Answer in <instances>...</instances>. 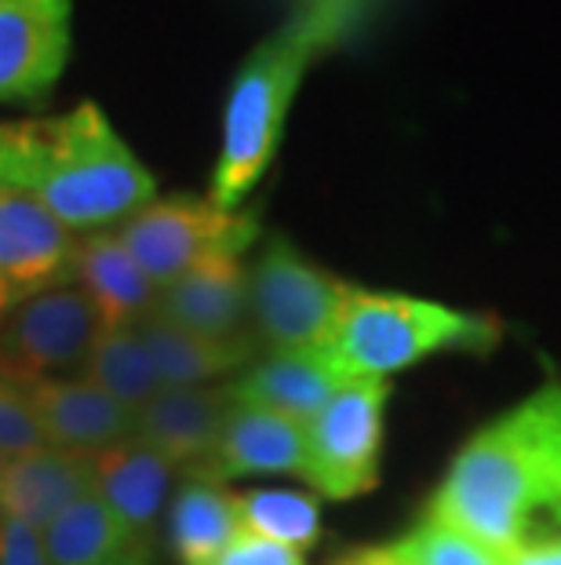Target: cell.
I'll return each mask as SVG.
<instances>
[{
	"label": "cell",
	"instance_id": "obj_8",
	"mask_svg": "<svg viewBox=\"0 0 561 565\" xmlns=\"http://www.w3.org/2000/svg\"><path fill=\"white\" fill-rule=\"evenodd\" d=\"M103 329L106 321L85 288L74 281L47 288L11 307L0 324V369L22 380L63 376L80 369Z\"/></svg>",
	"mask_w": 561,
	"mask_h": 565
},
{
	"label": "cell",
	"instance_id": "obj_17",
	"mask_svg": "<svg viewBox=\"0 0 561 565\" xmlns=\"http://www.w3.org/2000/svg\"><path fill=\"white\" fill-rule=\"evenodd\" d=\"M88 492H95V456L44 445L37 452L8 460V471L0 478V508L33 529H44Z\"/></svg>",
	"mask_w": 561,
	"mask_h": 565
},
{
	"label": "cell",
	"instance_id": "obj_14",
	"mask_svg": "<svg viewBox=\"0 0 561 565\" xmlns=\"http://www.w3.org/2000/svg\"><path fill=\"white\" fill-rule=\"evenodd\" d=\"M230 387L234 402L267 408V413L310 427L321 408L346 387V380L332 365L328 351H270L267 362L252 365Z\"/></svg>",
	"mask_w": 561,
	"mask_h": 565
},
{
	"label": "cell",
	"instance_id": "obj_4",
	"mask_svg": "<svg viewBox=\"0 0 561 565\" xmlns=\"http://www.w3.org/2000/svg\"><path fill=\"white\" fill-rule=\"evenodd\" d=\"M499 340V321L488 315H467L434 299L401 292H365L354 288L339 332L325 351L339 376L387 380L431 354L445 351H493Z\"/></svg>",
	"mask_w": 561,
	"mask_h": 565
},
{
	"label": "cell",
	"instance_id": "obj_33",
	"mask_svg": "<svg viewBox=\"0 0 561 565\" xmlns=\"http://www.w3.org/2000/svg\"><path fill=\"white\" fill-rule=\"evenodd\" d=\"M125 565H150V558H136V562H125Z\"/></svg>",
	"mask_w": 561,
	"mask_h": 565
},
{
	"label": "cell",
	"instance_id": "obj_16",
	"mask_svg": "<svg viewBox=\"0 0 561 565\" xmlns=\"http://www.w3.org/2000/svg\"><path fill=\"white\" fill-rule=\"evenodd\" d=\"M219 482L248 475H306V427L267 408L234 402L216 456L205 463Z\"/></svg>",
	"mask_w": 561,
	"mask_h": 565
},
{
	"label": "cell",
	"instance_id": "obj_30",
	"mask_svg": "<svg viewBox=\"0 0 561 565\" xmlns=\"http://www.w3.org/2000/svg\"><path fill=\"white\" fill-rule=\"evenodd\" d=\"M554 514H558V522H561V441H558V456H554V478H551V503H547Z\"/></svg>",
	"mask_w": 561,
	"mask_h": 565
},
{
	"label": "cell",
	"instance_id": "obj_19",
	"mask_svg": "<svg viewBox=\"0 0 561 565\" xmlns=\"http://www.w3.org/2000/svg\"><path fill=\"white\" fill-rule=\"evenodd\" d=\"M241 533V497L205 467L186 471L169 511V544L183 565H212Z\"/></svg>",
	"mask_w": 561,
	"mask_h": 565
},
{
	"label": "cell",
	"instance_id": "obj_24",
	"mask_svg": "<svg viewBox=\"0 0 561 565\" xmlns=\"http://www.w3.org/2000/svg\"><path fill=\"white\" fill-rule=\"evenodd\" d=\"M401 565H510L499 551L477 544L474 536L460 533L438 519H423L409 536L393 544Z\"/></svg>",
	"mask_w": 561,
	"mask_h": 565
},
{
	"label": "cell",
	"instance_id": "obj_25",
	"mask_svg": "<svg viewBox=\"0 0 561 565\" xmlns=\"http://www.w3.org/2000/svg\"><path fill=\"white\" fill-rule=\"evenodd\" d=\"M44 445L47 438H44L37 405L30 398L26 380L0 369V456L15 460V456L44 449Z\"/></svg>",
	"mask_w": 561,
	"mask_h": 565
},
{
	"label": "cell",
	"instance_id": "obj_31",
	"mask_svg": "<svg viewBox=\"0 0 561 565\" xmlns=\"http://www.w3.org/2000/svg\"><path fill=\"white\" fill-rule=\"evenodd\" d=\"M11 307H15V299H11L4 288H0V324H4V318L11 315Z\"/></svg>",
	"mask_w": 561,
	"mask_h": 565
},
{
	"label": "cell",
	"instance_id": "obj_15",
	"mask_svg": "<svg viewBox=\"0 0 561 565\" xmlns=\"http://www.w3.org/2000/svg\"><path fill=\"white\" fill-rule=\"evenodd\" d=\"M175 463L150 441L131 435L95 456V497L110 508L139 544H147L169 500Z\"/></svg>",
	"mask_w": 561,
	"mask_h": 565
},
{
	"label": "cell",
	"instance_id": "obj_5",
	"mask_svg": "<svg viewBox=\"0 0 561 565\" xmlns=\"http://www.w3.org/2000/svg\"><path fill=\"white\" fill-rule=\"evenodd\" d=\"M357 285L321 270L284 237H270L248 267L252 329L270 351H325Z\"/></svg>",
	"mask_w": 561,
	"mask_h": 565
},
{
	"label": "cell",
	"instance_id": "obj_11",
	"mask_svg": "<svg viewBox=\"0 0 561 565\" xmlns=\"http://www.w3.org/2000/svg\"><path fill=\"white\" fill-rule=\"evenodd\" d=\"M26 387L37 405L44 438L55 449L99 456L136 435V416L85 376H37L26 380Z\"/></svg>",
	"mask_w": 561,
	"mask_h": 565
},
{
	"label": "cell",
	"instance_id": "obj_32",
	"mask_svg": "<svg viewBox=\"0 0 561 565\" xmlns=\"http://www.w3.org/2000/svg\"><path fill=\"white\" fill-rule=\"evenodd\" d=\"M4 471H8V456H0V478H4Z\"/></svg>",
	"mask_w": 561,
	"mask_h": 565
},
{
	"label": "cell",
	"instance_id": "obj_12",
	"mask_svg": "<svg viewBox=\"0 0 561 565\" xmlns=\"http://www.w3.org/2000/svg\"><path fill=\"white\" fill-rule=\"evenodd\" d=\"M234 408L230 383H205V387H164L136 416V435L150 441L164 460L175 467H205L216 456L226 416Z\"/></svg>",
	"mask_w": 561,
	"mask_h": 565
},
{
	"label": "cell",
	"instance_id": "obj_23",
	"mask_svg": "<svg viewBox=\"0 0 561 565\" xmlns=\"http://www.w3.org/2000/svg\"><path fill=\"white\" fill-rule=\"evenodd\" d=\"M241 533H252L292 551H310L321 536L314 497L292 489H256L241 497Z\"/></svg>",
	"mask_w": 561,
	"mask_h": 565
},
{
	"label": "cell",
	"instance_id": "obj_22",
	"mask_svg": "<svg viewBox=\"0 0 561 565\" xmlns=\"http://www.w3.org/2000/svg\"><path fill=\"white\" fill-rule=\"evenodd\" d=\"M77 376H85L103 394H110L131 416H139L164 391L139 329H103L88 358L80 362Z\"/></svg>",
	"mask_w": 561,
	"mask_h": 565
},
{
	"label": "cell",
	"instance_id": "obj_3",
	"mask_svg": "<svg viewBox=\"0 0 561 565\" xmlns=\"http://www.w3.org/2000/svg\"><path fill=\"white\" fill-rule=\"evenodd\" d=\"M368 4L373 0H292L281 26L245 55L226 92L219 161L212 172L208 198L219 209L237 212V204L252 194L278 153L289 110L314 58L339 44Z\"/></svg>",
	"mask_w": 561,
	"mask_h": 565
},
{
	"label": "cell",
	"instance_id": "obj_21",
	"mask_svg": "<svg viewBox=\"0 0 561 565\" xmlns=\"http://www.w3.org/2000/svg\"><path fill=\"white\" fill-rule=\"evenodd\" d=\"M136 329L164 387H205V383L230 376L252 358V340H208L158 315L139 321Z\"/></svg>",
	"mask_w": 561,
	"mask_h": 565
},
{
	"label": "cell",
	"instance_id": "obj_2",
	"mask_svg": "<svg viewBox=\"0 0 561 565\" xmlns=\"http://www.w3.org/2000/svg\"><path fill=\"white\" fill-rule=\"evenodd\" d=\"M561 441V380L547 383L463 445L427 519H438L510 558L532 540V514L551 503Z\"/></svg>",
	"mask_w": 561,
	"mask_h": 565
},
{
	"label": "cell",
	"instance_id": "obj_27",
	"mask_svg": "<svg viewBox=\"0 0 561 565\" xmlns=\"http://www.w3.org/2000/svg\"><path fill=\"white\" fill-rule=\"evenodd\" d=\"M212 565H306V558H303V551L273 544V540L237 533L234 544L226 547Z\"/></svg>",
	"mask_w": 561,
	"mask_h": 565
},
{
	"label": "cell",
	"instance_id": "obj_13",
	"mask_svg": "<svg viewBox=\"0 0 561 565\" xmlns=\"http://www.w3.org/2000/svg\"><path fill=\"white\" fill-rule=\"evenodd\" d=\"M158 318L208 340H248V267L241 256H216L201 263L158 296Z\"/></svg>",
	"mask_w": 561,
	"mask_h": 565
},
{
	"label": "cell",
	"instance_id": "obj_18",
	"mask_svg": "<svg viewBox=\"0 0 561 565\" xmlns=\"http://www.w3.org/2000/svg\"><path fill=\"white\" fill-rule=\"evenodd\" d=\"M74 285L85 288L91 303L99 307L106 329H136L158 310L161 296V288L139 270V263L128 256L114 231L77 237Z\"/></svg>",
	"mask_w": 561,
	"mask_h": 565
},
{
	"label": "cell",
	"instance_id": "obj_10",
	"mask_svg": "<svg viewBox=\"0 0 561 565\" xmlns=\"http://www.w3.org/2000/svg\"><path fill=\"white\" fill-rule=\"evenodd\" d=\"M74 231L33 198L0 186V288L15 303L74 281Z\"/></svg>",
	"mask_w": 561,
	"mask_h": 565
},
{
	"label": "cell",
	"instance_id": "obj_9",
	"mask_svg": "<svg viewBox=\"0 0 561 565\" xmlns=\"http://www.w3.org/2000/svg\"><path fill=\"white\" fill-rule=\"evenodd\" d=\"M74 0H0V103H26L63 77Z\"/></svg>",
	"mask_w": 561,
	"mask_h": 565
},
{
	"label": "cell",
	"instance_id": "obj_20",
	"mask_svg": "<svg viewBox=\"0 0 561 565\" xmlns=\"http://www.w3.org/2000/svg\"><path fill=\"white\" fill-rule=\"evenodd\" d=\"M41 540L47 565H125L147 558V544H139L95 492L47 522Z\"/></svg>",
	"mask_w": 561,
	"mask_h": 565
},
{
	"label": "cell",
	"instance_id": "obj_29",
	"mask_svg": "<svg viewBox=\"0 0 561 565\" xmlns=\"http://www.w3.org/2000/svg\"><path fill=\"white\" fill-rule=\"evenodd\" d=\"M339 565H401L398 555H393V544L390 547H368V551H357V555L343 558Z\"/></svg>",
	"mask_w": 561,
	"mask_h": 565
},
{
	"label": "cell",
	"instance_id": "obj_6",
	"mask_svg": "<svg viewBox=\"0 0 561 565\" xmlns=\"http://www.w3.org/2000/svg\"><path fill=\"white\" fill-rule=\"evenodd\" d=\"M114 234L139 270L164 288L216 256H245L259 237V223L241 209H219L212 198L175 194L142 204Z\"/></svg>",
	"mask_w": 561,
	"mask_h": 565
},
{
	"label": "cell",
	"instance_id": "obj_1",
	"mask_svg": "<svg viewBox=\"0 0 561 565\" xmlns=\"http://www.w3.org/2000/svg\"><path fill=\"white\" fill-rule=\"evenodd\" d=\"M0 186L33 198L77 237L117 231L158 198V179L95 103L0 128Z\"/></svg>",
	"mask_w": 561,
	"mask_h": 565
},
{
	"label": "cell",
	"instance_id": "obj_28",
	"mask_svg": "<svg viewBox=\"0 0 561 565\" xmlns=\"http://www.w3.org/2000/svg\"><path fill=\"white\" fill-rule=\"evenodd\" d=\"M510 565H561V540L532 536L507 558Z\"/></svg>",
	"mask_w": 561,
	"mask_h": 565
},
{
	"label": "cell",
	"instance_id": "obj_26",
	"mask_svg": "<svg viewBox=\"0 0 561 565\" xmlns=\"http://www.w3.org/2000/svg\"><path fill=\"white\" fill-rule=\"evenodd\" d=\"M0 565H47L41 529L0 508Z\"/></svg>",
	"mask_w": 561,
	"mask_h": 565
},
{
	"label": "cell",
	"instance_id": "obj_7",
	"mask_svg": "<svg viewBox=\"0 0 561 565\" xmlns=\"http://www.w3.org/2000/svg\"><path fill=\"white\" fill-rule=\"evenodd\" d=\"M387 380H350L306 427V475L325 500H357L379 486Z\"/></svg>",
	"mask_w": 561,
	"mask_h": 565
}]
</instances>
